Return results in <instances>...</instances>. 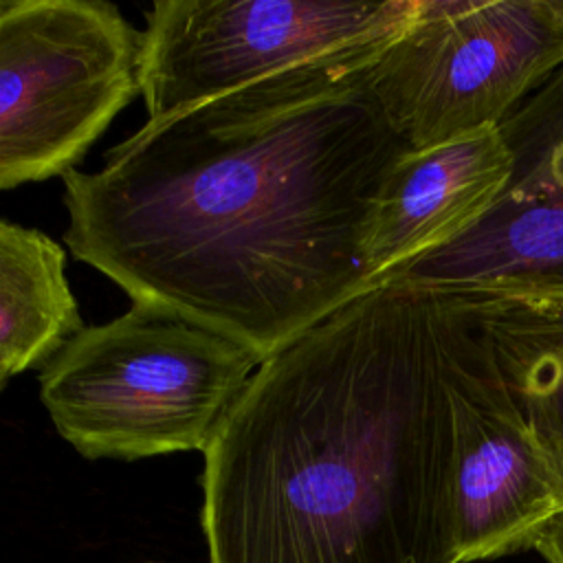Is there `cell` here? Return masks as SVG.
Wrapping results in <instances>:
<instances>
[{
  "label": "cell",
  "mask_w": 563,
  "mask_h": 563,
  "mask_svg": "<svg viewBox=\"0 0 563 563\" xmlns=\"http://www.w3.org/2000/svg\"><path fill=\"white\" fill-rule=\"evenodd\" d=\"M81 328L64 246L0 218V361L11 374L42 367Z\"/></svg>",
  "instance_id": "8fae6325"
},
{
  "label": "cell",
  "mask_w": 563,
  "mask_h": 563,
  "mask_svg": "<svg viewBox=\"0 0 563 563\" xmlns=\"http://www.w3.org/2000/svg\"><path fill=\"white\" fill-rule=\"evenodd\" d=\"M460 317L449 372L451 486L460 563H473L530 548L563 508V488L462 310Z\"/></svg>",
  "instance_id": "ba28073f"
},
{
  "label": "cell",
  "mask_w": 563,
  "mask_h": 563,
  "mask_svg": "<svg viewBox=\"0 0 563 563\" xmlns=\"http://www.w3.org/2000/svg\"><path fill=\"white\" fill-rule=\"evenodd\" d=\"M548 563H563V508L543 521L532 545Z\"/></svg>",
  "instance_id": "7c38bea8"
},
{
  "label": "cell",
  "mask_w": 563,
  "mask_h": 563,
  "mask_svg": "<svg viewBox=\"0 0 563 563\" xmlns=\"http://www.w3.org/2000/svg\"><path fill=\"white\" fill-rule=\"evenodd\" d=\"M508 167L497 125L407 150L385 174L374 200L365 235L369 282H380L468 229L490 207Z\"/></svg>",
  "instance_id": "9c48e42d"
},
{
  "label": "cell",
  "mask_w": 563,
  "mask_h": 563,
  "mask_svg": "<svg viewBox=\"0 0 563 563\" xmlns=\"http://www.w3.org/2000/svg\"><path fill=\"white\" fill-rule=\"evenodd\" d=\"M257 365L205 325L132 303L84 325L40 367V398L57 433L90 460L205 451Z\"/></svg>",
  "instance_id": "3957f363"
},
{
  "label": "cell",
  "mask_w": 563,
  "mask_h": 563,
  "mask_svg": "<svg viewBox=\"0 0 563 563\" xmlns=\"http://www.w3.org/2000/svg\"><path fill=\"white\" fill-rule=\"evenodd\" d=\"M418 0H158L139 88L147 121L343 51L396 40Z\"/></svg>",
  "instance_id": "8992f818"
},
{
  "label": "cell",
  "mask_w": 563,
  "mask_h": 563,
  "mask_svg": "<svg viewBox=\"0 0 563 563\" xmlns=\"http://www.w3.org/2000/svg\"><path fill=\"white\" fill-rule=\"evenodd\" d=\"M510 167L490 207L457 238L380 282L451 303L563 308V66L501 121Z\"/></svg>",
  "instance_id": "52a82bcc"
},
{
  "label": "cell",
  "mask_w": 563,
  "mask_h": 563,
  "mask_svg": "<svg viewBox=\"0 0 563 563\" xmlns=\"http://www.w3.org/2000/svg\"><path fill=\"white\" fill-rule=\"evenodd\" d=\"M460 323L376 282L262 361L202 451L209 563H460Z\"/></svg>",
  "instance_id": "7a4b0ae2"
},
{
  "label": "cell",
  "mask_w": 563,
  "mask_h": 563,
  "mask_svg": "<svg viewBox=\"0 0 563 563\" xmlns=\"http://www.w3.org/2000/svg\"><path fill=\"white\" fill-rule=\"evenodd\" d=\"M4 2H7V0H0V9H2V7H4Z\"/></svg>",
  "instance_id": "5bb4252c"
},
{
  "label": "cell",
  "mask_w": 563,
  "mask_h": 563,
  "mask_svg": "<svg viewBox=\"0 0 563 563\" xmlns=\"http://www.w3.org/2000/svg\"><path fill=\"white\" fill-rule=\"evenodd\" d=\"M11 376H13V374L9 372V367H7V365L0 361V391H2V387L7 385V380H9Z\"/></svg>",
  "instance_id": "4fadbf2b"
},
{
  "label": "cell",
  "mask_w": 563,
  "mask_h": 563,
  "mask_svg": "<svg viewBox=\"0 0 563 563\" xmlns=\"http://www.w3.org/2000/svg\"><path fill=\"white\" fill-rule=\"evenodd\" d=\"M143 31L103 0L0 9V189L64 176L141 92Z\"/></svg>",
  "instance_id": "277c9868"
},
{
  "label": "cell",
  "mask_w": 563,
  "mask_h": 563,
  "mask_svg": "<svg viewBox=\"0 0 563 563\" xmlns=\"http://www.w3.org/2000/svg\"><path fill=\"white\" fill-rule=\"evenodd\" d=\"M396 40L147 121L101 169L66 172V246L266 361L372 286L365 235L407 145L369 77Z\"/></svg>",
  "instance_id": "6da1fadb"
},
{
  "label": "cell",
  "mask_w": 563,
  "mask_h": 563,
  "mask_svg": "<svg viewBox=\"0 0 563 563\" xmlns=\"http://www.w3.org/2000/svg\"><path fill=\"white\" fill-rule=\"evenodd\" d=\"M563 66V0H418L369 86L407 150L499 121Z\"/></svg>",
  "instance_id": "5b68a950"
},
{
  "label": "cell",
  "mask_w": 563,
  "mask_h": 563,
  "mask_svg": "<svg viewBox=\"0 0 563 563\" xmlns=\"http://www.w3.org/2000/svg\"><path fill=\"white\" fill-rule=\"evenodd\" d=\"M451 303V301H449ZM457 306L563 488V308Z\"/></svg>",
  "instance_id": "30bf717a"
}]
</instances>
